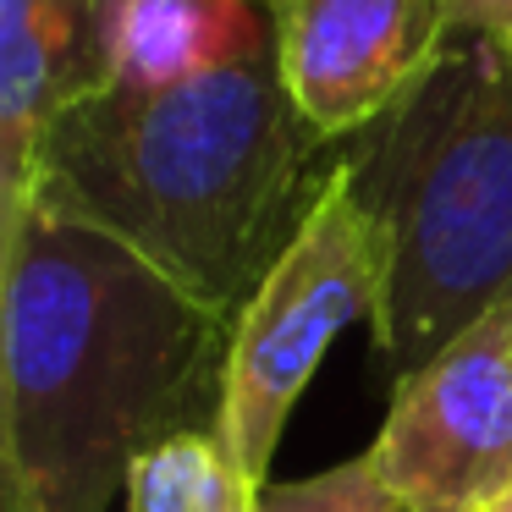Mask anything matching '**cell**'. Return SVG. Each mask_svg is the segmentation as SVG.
I'll use <instances>...</instances> for the list:
<instances>
[{
    "mask_svg": "<svg viewBox=\"0 0 512 512\" xmlns=\"http://www.w3.org/2000/svg\"><path fill=\"white\" fill-rule=\"evenodd\" d=\"M232 314L100 226L28 199L0 215V490L111 512L144 452L215 430Z\"/></svg>",
    "mask_w": 512,
    "mask_h": 512,
    "instance_id": "1",
    "label": "cell"
},
{
    "mask_svg": "<svg viewBox=\"0 0 512 512\" xmlns=\"http://www.w3.org/2000/svg\"><path fill=\"white\" fill-rule=\"evenodd\" d=\"M314 149L265 45L166 89L72 100L39 138L28 199L111 232L237 320L325 182Z\"/></svg>",
    "mask_w": 512,
    "mask_h": 512,
    "instance_id": "2",
    "label": "cell"
},
{
    "mask_svg": "<svg viewBox=\"0 0 512 512\" xmlns=\"http://www.w3.org/2000/svg\"><path fill=\"white\" fill-rule=\"evenodd\" d=\"M380 243L369 325L386 386L512 298V56L457 39L347 155Z\"/></svg>",
    "mask_w": 512,
    "mask_h": 512,
    "instance_id": "3",
    "label": "cell"
},
{
    "mask_svg": "<svg viewBox=\"0 0 512 512\" xmlns=\"http://www.w3.org/2000/svg\"><path fill=\"white\" fill-rule=\"evenodd\" d=\"M380 309V243L369 210L353 188V166L336 160L303 215L298 237L265 270L254 298L237 309L226 342V386H221V435L226 457L248 490H259L276 463L298 397L331 342L347 325H375Z\"/></svg>",
    "mask_w": 512,
    "mask_h": 512,
    "instance_id": "4",
    "label": "cell"
},
{
    "mask_svg": "<svg viewBox=\"0 0 512 512\" xmlns=\"http://www.w3.org/2000/svg\"><path fill=\"white\" fill-rule=\"evenodd\" d=\"M369 463L408 512H485L512 496V298L391 386Z\"/></svg>",
    "mask_w": 512,
    "mask_h": 512,
    "instance_id": "5",
    "label": "cell"
},
{
    "mask_svg": "<svg viewBox=\"0 0 512 512\" xmlns=\"http://www.w3.org/2000/svg\"><path fill=\"white\" fill-rule=\"evenodd\" d=\"M276 67L320 144L380 127L457 45L446 0H270Z\"/></svg>",
    "mask_w": 512,
    "mask_h": 512,
    "instance_id": "6",
    "label": "cell"
},
{
    "mask_svg": "<svg viewBox=\"0 0 512 512\" xmlns=\"http://www.w3.org/2000/svg\"><path fill=\"white\" fill-rule=\"evenodd\" d=\"M100 89V0H0V215L34 193L45 127Z\"/></svg>",
    "mask_w": 512,
    "mask_h": 512,
    "instance_id": "7",
    "label": "cell"
},
{
    "mask_svg": "<svg viewBox=\"0 0 512 512\" xmlns=\"http://www.w3.org/2000/svg\"><path fill=\"white\" fill-rule=\"evenodd\" d=\"M265 45L270 0H100V89H166Z\"/></svg>",
    "mask_w": 512,
    "mask_h": 512,
    "instance_id": "8",
    "label": "cell"
},
{
    "mask_svg": "<svg viewBox=\"0 0 512 512\" xmlns=\"http://www.w3.org/2000/svg\"><path fill=\"white\" fill-rule=\"evenodd\" d=\"M254 490L215 430H182L144 452L127 474L122 512H248Z\"/></svg>",
    "mask_w": 512,
    "mask_h": 512,
    "instance_id": "9",
    "label": "cell"
},
{
    "mask_svg": "<svg viewBox=\"0 0 512 512\" xmlns=\"http://www.w3.org/2000/svg\"><path fill=\"white\" fill-rule=\"evenodd\" d=\"M248 512H408V507L364 452L320 468L309 479H265L248 501Z\"/></svg>",
    "mask_w": 512,
    "mask_h": 512,
    "instance_id": "10",
    "label": "cell"
},
{
    "mask_svg": "<svg viewBox=\"0 0 512 512\" xmlns=\"http://www.w3.org/2000/svg\"><path fill=\"white\" fill-rule=\"evenodd\" d=\"M457 39H490L512 56V0H446Z\"/></svg>",
    "mask_w": 512,
    "mask_h": 512,
    "instance_id": "11",
    "label": "cell"
},
{
    "mask_svg": "<svg viewBox=\"0 0 512 512\" xmlns=\"http://www.w3.org/2000/svg\"><path fill=\"white\" fill-rule=\"evenodd\" d=\"M0 512H34V507H28V501H17V496H6V490H0Z\"/></svg>",
    "mask_w": 512,
    "mask_h": 512,
    "instance_id": "12",
    "label": "cell"
},
{
    "mask_svg": "<svg viewBox=\"0 0 512 512\" xmlns=\"http://www.w3.org/2000/svg\"><path fill=\"white\" fill-rule=\"evenodd\" d=\"M485 512H512V496H507V501H496V507H485Z\"/></svg>",
    "mask_w": 512,
    "mask_h": 512,
    "instance_id": "13",
    "label": "cell"
}]
</instances>
